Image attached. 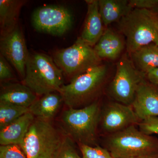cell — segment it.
<instances>
[{
	"label": "cell",
	"mask_w": 158,
	"mask_h": 158,
	"mask_svg": "<svg viewBox=\"0 0 158 158\" xmlns=\"http://www.w3.org/2000/svg\"><path fill=\"white\" fill-rule=\"evenodd\" d=\"M118 27L129 55L144 46L158 45V17L152 10L134 9L118 22Z\"/></svg>",
	"instance_id": "obj_1"
},
{
	"label": "cell",
	"mask_w": 158,
	"mask_h": 158,
	"mask_svg": "<svg viewBox=\"0 0 158 158\" xmlns=\"http://www.w3.org/2000/svg\"><path fill=\"white\" fill-rule=\"evenodd\" d=\"M64 81L62 71L53 58L42 53L30 54L22 84L37 96L59 92Z\"/></svg>",
	"instance_id": "obj_2"
},
{
	"label": "cell",
	"mask_w": 158,
	"mask_h": 158,
	"mask_svg": "<svg viewBox=\"0 0 158 158\" xmlns=\"http://www.w3.org/2000/svg\"><path fill=\"white\" fill-rule=\"evenodd\" d=\"M108 69L104 64L92 67L64 85L59 90L69 108H81L93 102L104 85Z\"/></svg>",
	"instance_id": "obj_3"
},
{
	"label": "cell",
	"mask_w": 158,
	"mask_h": 158,
	"mask_svg": "<svg viewBox=\"0 0 158 158\" xmlns=\"http://www.w3.org/2000/svg\"><path fill=\"white\" fill-rule=\"evenodd\" d=\"M104 143L113 158H136L158 152V138L144 134L135 125L107 135Z\"/></svg>",
	"instance_id": "obj_4"
},
{
	"label": "cell",
	"mask_w": 158,
	"mask_h": 158,
	"mask_svg": "<svg viewBox=\"0 0 158 158\" xmlns=\"http://www.w3.org/2000/svg\"><path fill=\"white\" fill-rule=\"evenodd\" d=\"M100 113L97 101L83 108H69L62 114V124L70 138L79 144L94 146L96 144Z\"/></svg>",
	"instance_id": "obj_5"
},
{
	"label": "cell",
	"mask_w": 158,
	"mask_h": 158,
	"mask_svg": "<svg viewBox=\"0 0 158 158\" xmlns=\"http://www.w3.org/2000/svg\"><path fill=\"white\" fill-rule=\"evenodd\" d=\"M63 138L49 121L37 118L19 146L27 158H55Z\"/></svg>",
	"instance_id": "obj_6"
},
{
	"label": "cell",
	"mask_w": 158,
	"mask_h": 158,
	"mask_svg": "<svg viewBox=\"0 0 158 158\" xmlns=\"http://www.w3.org/2000/svg\"><path fill=\"white\" fill-rule=\"evenodd\" d=\"M54 62L63 73L70 80L88 69L101 64L93 47L79 37L72 45L59 50L53 55Z\"/></svg>",
	"instance_id": "obj_7"
},
{
	"label": "cell",
	"mask_w": 158,
	"mask_h": 158,
	"mask_svg": "<svg viewBox=\"0 0 158 158\" xmlns=\"http://www.w3.org/2000/svg\"><path fill=\"white\" fill-rule=\"evenodd\" d=\"M145 78L146 74L136 68L127 54H124L116 65L109 94L116 102L131 106L138 85Z\"/></svg>",
	"instance_id": "obj_8"
},
{
	"label": "cell",
	"mask_w": 158,
	"mask_h": 158,
	"mask_svg": "<svg viewBox=\"0 0 158 158\" xmlns=\"http://www.w3.org/2000/svg\"><path fill=\"white\" fill-rule=\"evenodd\" d=\"M36 31L53 36H61L69 31L73 23L70 10L59 5H48L34 10L31 17Z\"/></svg>",
	"instance_id": "obj_9"
},
{
	"label": "cell",
	"mask_w": 158,
	"mask_h": 158,
	"mask_svg": "<svg viewBox=\"0 0 158 158\" xmlns=\"http://www.w3.org/2000/svg\"><path fill=\"white\" fill-rule=\"evenodd\" d=\"M140 122L131 106L112 102L101 110L99 124L106 135L138 125Z\"/></svg>",
	"instance_id": "obj_10"
},
{
	"label": "cell",
	"mask_w": 158,
	"mask_h": 158,
	"mask_svg": "<svg viewBox=\"0 0 158 158\" xmlns=\"http://www.w3.org/2000/svg\"><path fill=\"white\" fill-rule=\"evenodd\" d=\"M0 51L1 55L13 66L23 80L25 76L26 65L30 53L19 26L1 36Z\"/></svg>",
	"instance_id": "obj_11"
},
{
	"label": "cell",
	"mask_w": 158,
	"mask_h": 158,
	"mask_svg": "<svg viewBox=\"0 0 158 158\" xmlns=\"http://www.w3.org/2000/svg\"><path fill=\"white\" fill-rule=\"evenodd\" d=\"M131 106L140 121L158 116V86L144 79L138 85Z\"/></svg>",
	"instance_id": "obj_12"
},
{
	"label": "cell",
	"mask_w": 158,
	"mask_h": 158,
	"mask_svg": "<svg viewBox=\"0 0 158 158\" xmlns=\"http://www.w3.org/2000/svg\"><path fill=\"white\" fill-rule=\"evenodd\" d=\"M88 11L81 38L92 47L96 45L103 34L104 24L99 9L98 1H85Z\"/></svg>",
	"instance_id": "obj_13"
},
{
	"label": "cell",
	"mask_w": 158,
	"mask_h": 158,
	"mask_svg": "<svg viewBox=\"0 0 158 158\" xmlns=\"http://www.w3.org/2000/svg\"><path fill=\"white\" fill-rule=\"evenodd\" d=\"M37 96L22 83L5 82L1 86L0 102L29 108L37 99Z\"/></svg>",
	"instance_id": "obj_14"
},
{
	"label": "cell",
	"mask_w": 158,
	"mask_h": 158,
	"mask_svg": "<svg viewBox=\"0 0 158 158\" xmlns=\"http://www.w3.org/2000/svg\"><path fill=\"white\" fill-rule=\"evenodd\" d=\"M34 118V115L29 112L0 129L1 145H19L23 141Z\"/></svg>",
	"instance_id": "obj_15"
},
{
	"label": "cell",
	"mask_w": 158,
	"mask_h": 158,
	"mask_svg": "<svg viewBox=\"0 0 158 158\" xmlns=\"http://www.w3.org/2000/svg\"><path fill=\"white\" fill-rule=\"evenodd\" d=\"M125 45L126 42L121 35L111 29L106 28L94 48L102 60H115L121 55Z\"/></svg>",
	"instance_id": "obj_16"
},
{
	"label": "cell",
	"mask_w": 158,
	"mask_h": 158,
	"mask_svg": "<svg viewBox=\"0 0 158 158\" xmlns=\"http://www.w3.org/2000/svg\"><path fill=\"white\" fill-rule=\"evenodd\" d=\"M62 102L63 98L59 92L47 94L31 105L29 112L38 119L49 121L56 114Z\"/></svg>",
	"instance_id": "obj_17"
},
{
	"label": "cell",
	"mask_w": 158,
	"mask_h": 158,
	"mask_svg": "<svg viewBox=\"0 0 158 158\" xmlns=\"http://www.w3.org/2000/svg\"><path fill=\"white\" fill-rule=\"evenodd\" d=\"M99 9L104 26L118 22L133 9L127 0H99Z\"/></svg>",
	"instance_id": "obj_18"
},
{
	"label": "cell",
	"mask_w": 158,
	"mask_h": 158,
	"mask_svg": "<svg viewBox=\"0 0 158 158\" xmlns=\"http://www.w3.org/2000/svg\"><path fill=\"white\" fill-rule=\"evenodd\" d=\"M27 2L24 0L0 1V24L1 36L8 34L18 25L20 11Z\"/></svg>",
	"instance_id": "obj_19"
},
{
	"label": "cell",
	"mask_w": 158,
	"mask_h": 158,
	"mask_svg": "<svg viewBox=\"0 0 158 158\" xmlns=\"http://www.w3.org/2000/svg\"><path fill=\"white\" fill-rule=\"evenodd\" d=\"M130 56L136 68L146 75L158 67V45L156 44L144 46Z\"/></svg>",
	"instance_id": "obj_20"
},
{
	"label": "cell",
	"mask_w": 158,
	"mask_h": 158,
	"mask_svg": "<svg viewBox=\"0 0 158 158\" xmlns=\"http://www.w3.org/2000/svg\"><path fill=\"white\" fill-rule=\"evenodd\" d=\"M29 112L28 108L0 102V129Z\"/></svg>",
	"instance_id": "obj_21"
},
{
	"label": "cell",
	"mask_w": 158,
	"mask_h": 158,
	"mask_svg": "<svg viewBox=\"0 0 158 158\" xmlns=\"http://www.w3.org/2000/svg\"><path fill=\"white\" fill-rule=\"evenodd\" d=\"M79 146L82 158H113L107 150L98 145L90 146L80 144Z\"/></svg>",
	"instance_id": "obj_22"
},
{
	"label": "cell",
	"mask_w": 158,
	"mask_h": 158,
	"mask_svg": "<svg viewBox=\"0 0 158 158\" xmlns=\"http://www.w3.org/2000/svg\"><path fill=\"white\" fill-rule=\"evenodd\" d=\"M55 158H82L77 152L72 138L64 137Z\"/></svg>",
	"instance_id": "obj_23"
},
{
	"label": "cell",
	"mask_w": 158,
	"mask_h": 158,
	"mask_svg": "<svg viewBox=\"0 0 158 158\" xmlns=\"http://www.w3.org/2000/svg\"><path fill=\"white\" fill-rule=\"evenodd\" d=\"M0 158H27L23 150L18 144L1 145Z\"/></svg>",
	"instance_id": "obj_24"
},
{
	"label": "cell",
	"mask_w": 158,
	"mask_h": 158,
	"mask_svg": "<svg viewBox=\"0 0 158 158\" xmlns=\"http://www.w3.org/2000/svg\"><path fill=\"white\" fill-rule=\"evenodd\" d=\"M138 125L139 129L146 135H158V116H153L141 120Z\"/></svg>",
	"instance_id": "obj_25"
},
{
	"label": "cell",
	"mask_w": 158,
	"mask_h": 158,
	"mask_svg": "<svg viewBox=\"0 0 158 158\" xmlns=\"http://www.w3.org/2000/svg\"><path fill=\"white\" fill-rule=\"evenodd\" d=\"M15 78L9 62L2 55H0V80L1 83L9 82Z\"/></svg>",
	"instance_id": "obj_26"
},
{
	"label": "cell",
	"mask_w": 158,
	"mask_h": 158,
	"mask_svg": "<svg viewBox=\"0 0 158 158\" xmlns=\"http://www.w3.org/2000/svg\"><path fill=\"white\" fill-rule=\"evenodd\" d=\"M129 2L133 9L152 10L158 5V0H130Z\"/></svg>",
	"instance_id": "obj_27"
},
{
	"label": "cell",
	"mask_w": 158,
	"mask_h": 158,
	"mask_svg": "<svg viewBox=\"0 0 158 158\" xmlns=\"http://www.w3.org/2000/svg\"><path fill=\"white\" fill-rule=\"evenodd\" d=\"M148 81L158 86V67L150 71L146 75Z\"/></svg>",
	"instance_id": "obj_28"
},
{
	"label": "cell",
	"mask_w": 158,
	"mask_h": 158,
	"mask_svg": "<svg viewBox=\"0 0 158 158\" xmlns=\"http://www.w3.org/2000/svg\"><path fill=\"white\" fill-rule=\"evenodd\" d=\"M136 158H158V152Z\"/></svg>",
	"instance_id": "obj_29"
},
{
	"label": "cell",
	"mask_w": 158,
	"mask_h": 158,
	"mask_svg": "<svg viewBox=\"0 0 158 158\" xmlns=\"http://www.w3.org/2000/svg\"><path fill=\"white\" fill-rule=\"evenodd\" d=\"M152 11H154L155 12L156 14H157V15L158 17V5L157 6V7H156L155 9H154L153 10H152Z\"/></svg>",
	"instance_id": "obj_30"
}]
</instances>
